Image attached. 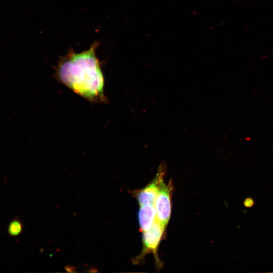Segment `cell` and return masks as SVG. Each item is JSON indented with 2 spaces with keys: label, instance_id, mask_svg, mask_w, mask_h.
Instances as JSON below:
<instances>
[{
  "label": "cell",
  "instance_id": "obj_1",
  "mask_svg": "<svg viewBox=\"0 0 273 273\" xmlns=\"http://www.w3.org/2000/svg\"><path fill=\"white\" fill-rule=\"evenodd\" d=\"M98 42L80 53L70 49L55 66V79L91 103H107L105 78L96 55Z\"/></svg>",
  "mask_w": 273,
  "mask_h": 273
},
{
  "label": "cell",
  "instance_id": "obj_2",
  "mask_svg": "<svg viewBox=\"0 0 273 273\" xmlns=\"http://www.w3.org/2000/svg\"><path fill=\"white\" fill-rule=\"evenodd\" d=\"M165 229L157 219L149 230L143 232L142 249L140 255L133 260L135 264L140 263L147 254L152 253L156 266L160 267L162 265L158 255L157 250Z\"/></svg>",
  "mask_w": 273,
  "mask_h": 273
},
{
  "label": "cell",
  "instance_id": "obj_3",
  "mask_svg": "<svg viewBox=\"0 0 273 273\" xmlns=\"http://www.w3.org/2000/svg\"><path fill=\"white\" fill-rule=\"evenodd\" d=\"M172 189L171 181L168 184H166L163 179L161 180L154 202L157 219L165 228L171 214Z\"/></svg>",
  "mask_w": 273,
  "mask_h": 273
},
{
  "label": "cell",
  "instance_id": "obj_4",
  "mask_svg": "<svg viewBox=\"0 0 273 273\" xmlns=\"http://www.w3.org/2000/svg\"><path fill=\"white\" fill-rule=\"evenodd\" d=\"M165 169V165L161 164L153 180L143 189L134 192L140 206L154 205L160 183L164 176Z\"/></svg>",
  "mask_w": 273,
  "mask_h": 273
},
{
  "label": "cell",
  "instance_id": "obj_5",
  "mask_svg": "<svg viewBox=\"0 0 273 273\" xmlns=\"http://www.w3.org/2000/svg\"><path fill=\"white\" fill-rule=\"evenodd\" d=\"M138 214V222L140 231L149 230L157 219L154 205L140 206Z\"/></svg>",
  "mask_w": 273,
  "mask_h": 273
},
{
  "label": "cell",
  "instance_id": "obj_6",
  "mask_svg": "<svg viewBox=\"0 0 273 273\" xmlns=\"http://www.w3.org/2000/svg\"><path fill=\"white\" fill-rule=\"evenodd\" d=\"M22 226L21 223L18 221L12 222L8 228L9 233L12 235H17L22 231Z\"/></svg>",
  "mask_w": 273,
  "mask_h": 273
},
{
  "label": "cell",
  "instance_id": "obj_7",
  "mask_svg": "<svg viewBox=\"0 0 273 273\" xmlns=\"http://www.w3.org/2000/svg\"><path fill=\"white\" fill-rule=\"evenodd\" d=\"M253 205V201L250 198L246 199L244 201V205L246 207H251Z\"/></svg>",
  "mask_w": 273,
  "mask_h": 273
}]
</instances>
